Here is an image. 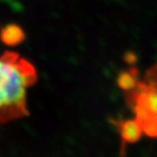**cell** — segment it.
<instances>
[{"label": "cell", "mask_w": 157, "mask_h": 157, "mask_svg": "<svg viewBox=\"0 0 157 157\" xmlns=\"http://www.w3.org/2000/svg\"><path fill=\"white\" fill-rule=\"evenodd\" d=\"M118 84L124 92V98L134 119L140 123L144 134L155 137L157 132V92L155 66L147 70L142 78L136 69L130 68L122 71L118 78Z\"/></svg>", "instance_id": "cell-2"}, {"label": "cell", "mask_w": 157, "mask_h": 157, "mask_svg": "<svg viewBox=\"0 0 157 157\" xmlns=\"http://www.w3.org/2000/svg\"><path fill=\"white\" fill-rule=\"evenodd\" d=\"M113 124L116 125L118 132L121 137V155H125L127 144H133L141 140L144 132L141 124L135 119H123V120H115Z\"/></svg>", "instance_id": "cell-3"}, {"label": "cell", "mask_w": 157, "mask_h": 157, "mask_svg": "<svg viewBox=\"0 0 157 157\" xmlns=\"http://www.w3.org/2000/svg\"><path fill=\"white\" fill-rule=\"evenodd\" d=\"M37 78L34 64L17 52H6L0 56V123L29 116L27 90Z\"/></svg>", "instance_id": "cell-1"}]
</instances>
